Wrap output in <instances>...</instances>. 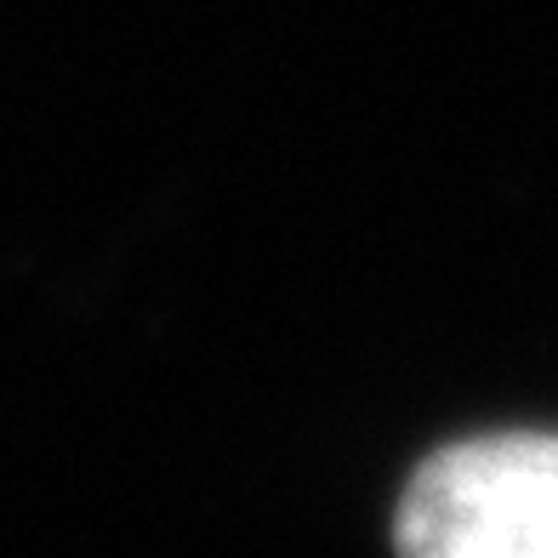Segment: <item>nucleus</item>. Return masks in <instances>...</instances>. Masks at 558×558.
Wrapping results in <instances>:
<instances>
[{"mask_svg": "<svg viewBox=\"0 0 558 558\" xmlns=\"http://www.w3.org/2000/svg\"><path fill=\"white\" fill-rule=\"evenodd\" d=\"M393 542L427 558H558V434H490L427 456Z\"/></svg>", "mask_w": 558, "mask_h": 558, "instance_id": "obj_1", "label": "nucleus"}]
</instances>
